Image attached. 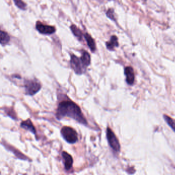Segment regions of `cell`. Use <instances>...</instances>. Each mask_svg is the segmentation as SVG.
Segmentation results:
<instances>
[{
	"label": "cell",
	"instance_id": "8fae6325",
	"mask_svg": "<svg viewBox=\"0 0 175 175\" xmlns=\"http://www.w3.org/2000/svg\"><path fill=\"white\" fill-rule=\"evenodd\" d=\"M107 49L109 50H113L115 47H118L119 43L118 42V38L116 36H111V39L109 42L106 43Z\"/></svg>",
	"mask_w": 175,
	"mask_h": 175
},
{
	"label": "cell",
	"instance_id": "6da1fadb",
	"mask_svg": "<svg viewBox=\"0 0 175 175\" xmlns=\"http://www.w3.org/2000/svg\"><path fill=\"white\" fill-rule=\"evenodd\" d=\"M56 115L58 120L67 117L73 118L83 125H86L87 124L80 107L71 101H63L60 103Z\"/></svg>",
	"mask_w": 175,
	"mask_h": 175
},
{
	"label": "cell",
	"instance_id": "7c38bea8",
	"mask_svg": "<svg viewBox=\"0 0 175 175\" xmlns=\"http://www.w3.org/2000/svg\"><path fill=\"white\" fill-rule=\"evenodd\" d=\"M83 64L84 65L85 67L89 66L91 64V56L89 53L87 51H84L83 52L80 58Z\"/></svg>",
	"mask_w": 175,
	"mask_h": 175
},
{
	"label": "cell",
	"instance_id": "ba28073f",
	"mask_svg": "<svg viewBox=\"0 0 175 175\" xmlns=\"http://www.w3.org/2000/svg\"><path fill=\"white\" fill-rule=\"evenodd\" d=\"M62 156L65 169L66 170L71 169L73 164V159L71 156L66 151H63Z\"/></svg>",
	"mask_w": 175,
	"mask_h": 175
},
{
	"label": "cell",
	"instance_id": "9c48e42d",
	"mask_svg": "<svg viewBox=\"0 0 175 175\" xmlns=\"http://www.w3.org/2000/svg\"><path fill=\"white\" fill-rule=\"evenodd\" d=\"M21 127L27 131H29L34 135L36 134V129L30 119H27L26 121H23L21 124Z\"/></svg>",
	"mask_w": 175,
	"mask_h": 175
},
{
	"label": "cell",
	"instance_id": "3957f363",
	"mask_svg": "<svg viewBox=\"0 0 175 175\" xmlns=\"http://www.w3.org/2000/svg\"><path fill=\"white\" fill-rule=\"evenodd\" d=\"M25 91L26 95L32 96L38 93L41 88V84L37 80L25 81Z\"/></svg>",
	"mask_w": 175,
	"mask_h": 175
},
{
	"label": "cell",
	"instance_id": "5bb4252c",
	"mask_svg": "<svg viewBox=\"0 0 175 175\" xmlns=\"http://www.w3.org/2000/svg\"><path fill=\"white\" fill-rule=\"evenodd\" d=\"M71 29L73 34L76 38H78L79 40L81 41L82 40L83 33L79 28H78L75 25H72L71 26Z\"/></svg>",
	"mask_w": 175,
	"mask_h": 175
},
{
	"label": "cell",
	"instance_id": "277c9868",
	"mask_svg": "<svg viewBox=\"0 0 175 175\" xmlns=\"http://www.w3.org/2000/svg\"><path fill=\"white\" fill-rule=\"evenodd\" d=\"M71 65L75 73L78 75H81L86 71V68L83 64L80 59L75 55L71 56Z\"/></svg>",
	"mask_w": 175,
	"mask_h": 175
},
{
	"label": "cell",
	"instance_id": "8992f818",
	"mask_svg": "<svg viewBox=\"0 0 175 175\" xmlns=\"http://www.w3.org/2000/svg\"><path fill=\"white\" fill-rule=\"evenodd\" d=\"M36 30L41 34H51L56 32V28L54 26L44 25L41 23H36Z\"/></svg>",
	"mask_w": 175,
	"mask_h": 175
},
{
	"label": "cell",
	"instance_id": "4fadbf2b",
	"mask_svg": "<svg viewBox=\"0 0 175 175\" xmlns=\"http://www.w3.org/2000/svg\"><path fill=\"white\" fill-rule=\"evenodd\" d=\"M10 36L7 32L1 31L0 34V42L2 45H5L9 43L10 41Z\"/></svg>",
	"mask_w": 175,
	"mask_h": 175
},
{
	"label": "cell",
	"instance_id": "5b68a950",
	"mask_svg": "<svg viewBox=\"0 0 175 175\" xmlns=\"http://www.w3.org/2000/svg\"><path fill=\"white\" fill-rule=\"evenodd\" d=\"M106 136L109 144L112 149L116 151H119L120 149V145L119 141L114 133L109 127L107 129Z\"/></svg>",
	"mask_w": 175,
	"mask_h": 175
},
{
	"label": "cell",
	"instance_id": "2e32d148",
	"mask_svg": "<svg viewBox=\"0 0 175 175\" xmlns=\"http://www.w3.org/2000/svg\"><path fill=\"white\" fill-rule=\"evenodd\" d=\"M14 1L18 8L22 10H26L27 5L22 0H14Z\"/></svg>",
	"mask_w": 175,
	"mask_h": 175
},
{
	"label": "cell",
	"instance_id": "52a82bcc",
	"mask_svg": "<svg viewBox=\"0 0 175 175\" xmlns=\"http://www.w3.org/2000/svg\"><path fill=\"white\" fill-rule=\"evenodd\" d=\"M124 74L126 76V82L130 85H133L135 81V74L133 68L131 66L125 67Z\"/></svg>",
	"mask_w": 175,
	"mask_h": 175
},
{
	"label": "cell",
	"instance_id": "7a4b0ae2",
	"mask_svg": "<svg viewBox=\"0 0 175 175\" xmlns=\"http://www.w3.org/2000/svg\"><path fill=\"white\" fill-rule=\"evenodd\" d=\"M61 133L63 138L68 143L73 144L78 140V133L74 129L71 127L67 126L63 127Z\"/></svg>",
	"mask_w": 175,
	"mask_h": 175
},
{
	"label": "cell",
	"instance_id": "e0dca14e",
	"mask_svg": "<svg viewBox=\"0 0 175 175\" xmlns=\"http://www.w3.org/2000/svg\"><path fill=\"white\" fill-rule=\"evenodd\" d=\"M106 16L108 18L111 19V20L113 21H116L115 16V12L113 9H109L106 12Z\"/></svg>",
	"mask_w": 175,
	"mask_h": 175
},
{
	"label": "cell",
	"instance_id": "9a60e30c",
	"mask_svg": "<svg viewBox=\"0 0 175 175\" xmlns=\"http://www.w3.org/2000/svg\"><path fill=\"white\" fill-rule=\"evenodd\" d=\"M164 119L165 120L166 123L169 125V126L171 127V129H173L174 131H175V122L171 118H170L169 116L167 115H164L163 116Z\"/></svg>",
	"mask_w": 175,
	"mask_h": 175
},
{
	"label": "cell",
	"instance_id": "30bf717a",
	"mask_svg": "<svg viewBox=\"0 0 175 175\" xmlns=\"http://www.w3.org/2000/svg\"><path fill=\"white\" fill-rule=\"evenodd\" d=\"M84 36L85 40L86 41L87 44V45L89 46V48L90 49L92 52H95L96 50V44H95V41L94 40V39L92 38V37L88 33H86L84 35Z\"/></svg>",
	"mask_w": 175,
	"mask_h": 175
}]
</instances>
